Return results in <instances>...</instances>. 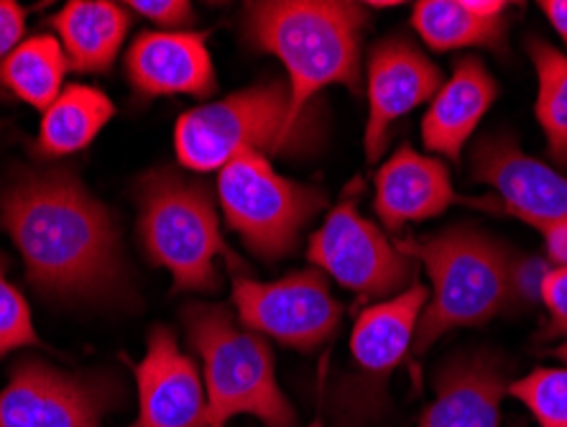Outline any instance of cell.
Wrapping results in <instances>:
<instances>
[{"label": "cell", "instance_id": "obj_11", "mask_svg": "<svg viewBox=\"0 0 567 427\" xmlns=\"http://www.w3.org/2000/svg\"><path fill=\"white\" fill-rule=\"evenodd\" d=\"M473 180L494 187L508 215L542 233L567 221V174L524 154L506 133L478 141L473 149Z\"/></svg>", "mask_w": 567, "mask_h": 427}, {"label": "cell", "instance_id": "obj_7", "mask_svg": "<svg viewBox=\"0 0 567 427\" xmlns=\"http://www.w3.org/2000/svg\"><path fill=\"white\" fill-rule=\"evenodd\" d=\"M218 195L225 221L264 262L295 254L305 225L328 205L320 190L281 177L269 159L258 154L223 166Z\"/></svg>", "mask_w": 567, "mask_h": 427}, {"label": "cell", "instance_id": "obj_18", "mask_svg": "<svg viewBox=\"0 0 567 427\" xmlns=\"http://www.w3.org/2000/svg\"><path fill=\"white\" fill-rule=\"evenodd\" d=\"M424 305L427 289L414 282L402 295L363 309L350 336L355 362L371 374L394 372L416 338Z\"/></svg>", "mask_w": 567, "mask_h": 427}, {"label": "cell", "instance_id": "obj_26", "mask_svg": "<svg viewBox=\"0 0 567 427\" xmlns=\"http://www.w3.org/2000/svg\"><path fill=\"white\" fill-rule=\"evenodd\" d=\"M553 270L547 258L539 256H519L514 254L512 270H508V292H512V305L532 307L542 303V284L547 272Z\"/></svg>", "mask_w": 567, "mask_h": 427}, {"label": "cell", "instance_id": "obj_13", "mask_svg": "<svg viewBox=\"0 0 567 427\" xmlns=\"http://www.w3.org/2000/svg\"><path fill=\"white\" fill-rule=\"evenodd\" d=\"M138 417L131 427H210L205 379L169 328H154L136 368Z\"/></svg>", "mask_w": 567, "mask_h": 427}, {"label": "cell", "instance_id": "obj_6", "mask_svg": "<svg viewBox=\"0 0 567 427\" xmlns=\"http://www.w3.org/2000/svg\"><path fill=\"white\" fill-rule=\"evenodd\" d=\"M310 133L307 121L291 119L289 85L274 80L179 115L174 149L185 170L215 172L238 156H269L305 144Z\"/></svg>", "mask_w": 567, "mask_h": 427}, {"label": "cell", "instance_id": "obj_20", "mask_svg": "<svg viewBox=\"0 0 567 427\" xmlns=\"http://www.w3.org/2000/svg\"><path fill=\"white\" fill-rule=\"evenodd\" d=\"M502 0H420L412 27L435 52L468 47H502L506 23Z\"/></svg>", "mask_w": 567, "mask_h": 427}, {"label": "cell", "instance_id": "obj_10", "mask_svg": "<svg viewBox=\"0 0 567 427\" xmlns=\"http://www.w3.org/2000/svg\"><path fill=\"white\" fill-rule=\"evenodd\" d=\"M118 401L105 376H87L27 358L0 389V427H103Z\"/></svg>", "mask_w": 567, "mask_h": 427}, {"label": "cell", "instance_id": "obj_25", "mask_svg": "<svg viewBox=\"0 0 567 427\" xmlns=\"http://www.w3.org/2000/svg\"><path fill=\"white\" fill-rule=\"evenodd\" d=\"M6 274L8 262L0 256V358L39 343L27 299L8 282Z\"/></svg>", "mask_w": 567, "mask_h": 427}, {"label": "cell", "instance_id": "obj_23", "mask_svg": "<svg viewBox=\"0 0 567 427\" xmlns=\"http://www.w3.org/2000/svg\"><path fill=\"white\" fill-rule=\"evenodd\" d=\"M539 92L537 121L545 131L547 152L557 164H567V54L542 39L529 41Z\"/></svg>", "mask_w": 567, "mask_h": 427}, {"label": "cell", "instance_id": "obj_2", "mask_svg": "<svg viewBox=\"0 0 567 427\" xmlns=\"http://www.w3.org/2000/svg\"><path fill=\"white\" fill-rule=\"evenodd\" d=\"M369 6L338 0H266L246 6V39L287 67L291 119L305 123L328 85L361 90V39Z\"/></svg>", "mask_w": 567, "mask_h": 427}, {"label": "cell", "instance_id": "obj_24", "mask_svg": "<svg viewBox=\"0 0 567 427\" xmlns=\"http://www.w3.org/2000/svg\"><path fill=\"white\" fill-rule=\"evenodd\" d=\"M506 392L529 409L539 427H567V368H537L508 384Z\"/></svg>", "mask_w": 567, "mask_h": 427}, {"label": "cell", "instance_id": "obj_27", "mask_svg": "<svg viewBox=\"0 0 567 427\" xmlns=\"http://www.w3.org/2000/svg\"><path fill=\"white\" fill-rule=\"evenodd\" d=\"M542 303L549 313L547 336H567V266H553L542 284Z\"/></svg>", "mask_w": 567, "mask_h": 427}, {"label": "cell", "instance_id": "obj_4", "mask_svg": "<svg viewBox=\"0 0 567 427\" xmlns=\"http://www.w3.org/2000/svg\"><path fill=\"white\" fill-rule=\"evenodd\" d=\"M185 328L203 358L210 427H225L240 415L256 417L264 427H297L295 407L277 384L269 340L238 328L223 305H187Z\"/></svg>", "mask_w": 567, "mask_h": 427}, {"label": "cell", "instance_id": "obj_16", "mask_svg": "<svg viewBox=\"0 0 567 427\" xmlns=\"http://www.w3.org/2000/svg\"><path fill=\"white\" fill-rule=\"evenodd\" d=\"M498 85L483 62L478 57H465L455 64L437 95L430 100L422 119L424 146L440 156H447L450 162H457L483 115L494 105Z\"/></svg>", "mask_w": 567, "mask_h": 427}, {"label": "cell", "instance_id": "obj_33", "mask_svg": "<svg viewBox=\"0 0 567 427\" xmlns=\"http://www.w3.org/2000/svg\"><path fill=\"white\" fill-rule=\"evenodd\" d=\"M310 427H322V425H320V423H312V425H310Z\"/></svg>", "mask_w": 567, "mask_h": 427}, {"label": "cell", "instance_id": "obj_1", "mask_svg": "<svg viewBox=\"0 0 567 427\" xmlns=\"http://www.w3.org/2000/svg\"><path fill=\"white\" fill-rule=\"evenodd\" d=\"M0 223L47 295L103 297L126 276L113 215L70 170H16L0 195Z\"/></svg>", "mask_w": 567, "mask_h": 427}, {"label": "cell", "instance_id": "obj_21", "mask_svg": "<svg viewBox=\"0 0 567 427\" xmlns=\"http://www.w3.org/2000/svg\"><path fill=\"white\" fill-rule=\"evenodd\" d=\"M115 108L105 92L87 85H70L44 111L37 149L41 156H66L93 144V139L113 119Z\"/></svg>", "mask_w": 567, "mask_h": 427}, {"label": "cell", "instance_id": "obj_30", "mask_svg": "<svg viewBox=\"0 0 567 427\" xmlns=\"http://www.w3.org/2000/svg\"><path fill=\"white\" fill-rule=\"evenodd\" d=\"M547 262L555 266H567V221H560L553 228L545 231Z\"/></svg>", "mask_w": 567, "mask_h": 427}, {"label": "cell", "instance_id": "obj_9", "mask_svg": "<svg viewBox=\"0 0 567 427\" xmlns=\"http://www.w3.org/2000/svg\"><path fill=\"white\" fill-rule=\"evenodd\" d=\"M233 305L244 328L299 350L328 340L343 315L324 274L315 270L291 272L279 282H256L236 272Z\"/></svg>", "mask_w": 567, "mask_h": 427}, {"label": "cell", "instance_id": "obj_19", "mask_svg": "<svg viewBox=\"0 0 567 427\" xmlns=\"http://www.w3.org/2000/svg\"><path fill=\"white\" fill-rule=\"evenodd\" d=\"M72 70L105 74L118 57L131 16L126 6L111 0H72L52 19Z\"/></svg>", "mask_w": 567, "mask_h": 427}, {"label": "cell", "instance_id": "obj_22", "mask_svg": "<svg viewBox=\"0 0 567 427\" xmlns=\"http://www.w3.org/2000/svg\"><path fill=\"white\" fill-rule=\"evenodd\" d=\"M70 70L60 41L49 33L21 41L0 64V88L11 90L16 98L39 111H49L62 95L64 74Z\"/></svg>", "mask_w": 567, "mask_h": 427}, {"label": "cell", "instance_id": "obj_17", "mask_svg": "<svg viewBox=\"0 0 567 427\" xmlns=\"http://www.w3.org/2000/svg\"><path fill=\"white\" fill-rule=\"evenodd\" d=\"M508 384L488 358H463L437 376L435 399L420 427H498Z\"/></svg>", "mask_w": 567, "mask_h": 427}, {"label": "cell", "instance_id": "obj_31", "mask_svg": "<svg viewBox=\"0 0 567 427\" xmlns=\"http://www.w3.org/2000/svg\"><path fill=\"white\" fill-rule=\"evenodd\" d=\"M539 8L567 44V0H542Z\"/></svg>", "mask_w": 567, "mask_h": 427}, {"label": "cell", "instance_id": "obj_3", "mask_svg": "<svg viewBox=\"0 0 567 427\" xmlns=\"http://www.w3.org/2000/svg\"><path fill=\"white\" fill-rule=\"evenodd\" d=\"M396 246L424 264L432 282V299L414 338L416 356L447 331L483 325L512 305L508 270L514 254L478 228L455 225L427 238H402Z\"/></svg>", "mask_w": 567, "mask_h": 427}, {"label": "cell", "instance_id": "obj_32", "mask_svg": "<svg viewBox=\"0 0 567 427\" xmlns=\"http://www.w3.org/2000/svg\"><path fill=\"white\" fill-rule=\"evenodd\" d=\"M557 356H560V358H563V362H567V343H563V346H560V348H557Z\"/></svg>", "mask_w": 567, "mask_h": 427}, {"label": "cell", "instance_id": "obj_8", "mask_svg": "<svg viewBox=\"0 0 567 427\" xmlns=\"http://www.w3.org/2000/svg\"><path fill=\"white\" fill-rule=\"evenodd\" d=\"M307 256L322 274H330L361 299H391L410 289L416 262L343 200L310 238Z\"/></svg>", "mask_w": 567, "mask_h": 427}, {"label": "cell", "instance_id": "obj_29", "mask_svg": "<svg viewBox=\"0 0 567 427\" xmlns=\"http://www.w3.org/2000/svg\"><path fill=\"white\" fill-rule=\"evenodd\" d=\"M27 31V11L13 0H0V64L19 47Z\"/></svg>", "mask_w": 567, "mask_h": 427}, {"label": "cell", "instance_id": "obj_28", "mask_svg": "<svg viewBox=\"0 0 567 427\" xmlns=\"http://www.w3.org/2000/svg\"><path fill=\"white\" fill-rule=\"evenodd\" d=\"M126 8L144 16L162 29H187L195 21V11L187 0H133Z\"/></svg>", "mask_w": 567, "mask_h": 427}, {"label": "cell", "instance_id": "obj_14", "mask_svg": "<svg viewBox=\"0 0 567 427\" xmlns=\"http://www.w3.org/2000/svg\"><path fill=\"white\" fill-rule=\"evenodd\" d=\"M128 78L141 95L207 98L218 88L205 33L146 31L136 37L128 57Z\"/></svg>", "mask_w": 567, "mask_h": 427}, {"label": "cell", "instance_id": "obj_5", "mask_svg": "<svg viewBox=\"0 0 567 427\" xmlns=\"http://www.w3.org/2000/svg\"><path fill=\"white\" fill-rule=\"evenodd\" d=\"M138 238L146 256L172 274L174 292L220 287L215 258L225 244L205 184L174 170L148 172L138 184Z\"/></svg>", "mask_w": 567, "mask_h": 427}, {"label": "cell", "instance_id": "obj_12", "mask_svg": "<svg viewBox=\"0 0 567 427\" xmlns=\"http://www.w3.org/2000/svg\"><path fill=\"white\" fill-rule=\"evenodd\" d=\"M440 88V67L412 41L386 39L373 47L369 57V121L363 136L365 159L379 162L391 125L435 98Z\"/></svg>", "mask_w": 567, "mask_h": 427}, {"label": "cell", "instance_id": "obj_15", "mask_svg": "<svg viewBox=\"0 0 567 427\" xmlns=\"http://www.w3.org/2000/svg\"><path fill=\"white\" fill-rule=\"evenodd\" d=\"M455 200L447 166L412 146H399L377 174V213L391 231L437 217Z\"/></svg>", "mask_w": 567, "mask_h": 427}]
</instances>
